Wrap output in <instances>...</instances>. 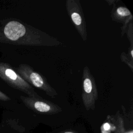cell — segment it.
<instances>
[{
    "mask_svg": "<svg viewBox=\"0 0 133 133\" xmlns=\"http://www.w3.org/2000/svg\"><path fill=\"white\" fill-rule=\"evenodd\" d=\"M4 34L11 43L34 46H59L62 43L47 33L17 20L8 22L4 26Z\"/></svg>",
    "mask_w": 133,
    "mask_h": 133,
    "instance_id": "6da1fadb",
    "label": "cell"
},
{
    "mask_svg": "<svg viewBox=\"0 0 133 133\" xmlns=\"http://www.w3.org/2000/svg\"><path fill=\"white\" fill-rule=\"evenodd\" d=\"M31 86L43 91L47 95L55 98L58 95L57 91L48 82L46 77L35 71L26 64H21L16 71Z\"/></svg>",
    "mask_w": 133,
    "mask_h": 133,
    "instance_id": "7a4b0ae2",
    "label": "cell"
},
{
    "mask_svg": "<svg viewBox=\"0 0 133 133\" xmlns=\"http://www.w3.org/2000/svg\"><path fill=\"white\" fill-rule=\"evenodd\" d=\"M0 77L10 86L24 92L28 96H40L32 86L22 78L11 66L6 63H0Z\"/></svg>",
    "mask_w": 133,
    "mask_h": 133,
    "instance_id": "3957f363",
    "label": "cell"
},
{
    "mask_svg": "<svg viewBox=\"0 0 133 133\" xmlns=\"http://www.w3.org/2000/svg\"><path fill=\"white\" fill-rule=\"evenodd\" d=\"M98 95L95 79L89 68L85 66L82 75V98L83 104L87 110H94Z\"/></svg>",
    "mask_w": 133,
    "mask_h": 133,
    "instance_id": "277c9868",
    "label": "cell"
},
{
    "mask_svg": "<svg viewBox=\"0 0 133 133\" xmlns=\"http://www.w3.org/2000/svg\"><path fill=\"white\" fill-rule=\"evenodd\" d=\"M67 12L74 27L83 41L87 39V31L84 14L79 0H67L65 4Z\"/></svg>",
    "mask_w": 133,
    "mask_h": 133,
    "instance_id": "5b68a950",
    "label": "cell"
},
{
    "mask_svg": "<svg viewBox=\"0 0 133 133\" xmlns=\"http://www.w3.org/2000/svg\"><path fill=\"white\" fill-rule=\"evenodd\" d=\"M20 99L26 107L36 113L51 114L62 111L59 105L41 96L35 97L21 96Z\"/></svg>",
    "mask_w": 133,
    "mask_h": 133,
    "instance_id": "8992f818",
    "label": "cell"
},
{
    "mask_svg": "<svg viewBox=\"0 0 133 133\" xmlns=\"http://www.w3.org/2000/svg\"><path fill=\"white\" fill-rule=\"evenodd\" d=\"M111 16L113 21L123 24V26L121 27V34L123 36L126 32L129 23L132 21L133 17L130 11L126 7L116 6V4H113Z\"/></svg>",
    "mask_w": 133,
    "mask_h": 133,
    "instance_id": "52a82bcc",
    "label": "cell"
},
{
    "mask_svg": "<svg viewBox=\"0 0 133 133\" xmlns=\"http://www.w3.org/2000/svg\"><path fill=\"white\" fill-rule=\"evenodd\" d=\"M121 59L122 62L125 63L130 68L131 71L133 70V59L131 58L130 56L124 52H122L121 55Z\"/></svg>",
    "mask_w": 133,
    "mask_h": 133,
    "instance_id": "ba28073f",
    "label": "cell"
},
{
    "mask_svg": "<svg viewBox=\"0 0 133 133\" xmlns=\"http://www.w3.org/2000/svg\"><path fill=\"white\" fill-rule=\"evenodd\" d=\"M126 32L128 38L130 42V46H133V32H132V23L131 22L128 25Z\"/></svg>",
    "mask_w": 133,
    "mask_h": 133,
    "instance_id": "9c48e42d",
    "label": "cell"
},
{
    "mask_svg": "<svg viewBox=\"0 0 133 133\" xmlns=\"http://www.w3.org/2000/svg\"><path fill=\"white\" fill-rule=\"evenodd\" d=\"M9 100H10V98L9 97H8L6 95L4 94L1 91H0V100L7 101Z\"/></svg>",
    "mask_w": 133,
    "mask_h": 133,
    "instance_id": "30bf717a",
    "label": "cell"
},
{
    "mask_svg": "<svg viewBox=\"0 0 133 133\" xmlns=\"http://www.w3.org/2000/svg\"><path fill=\"white\" fill-rule=\"evenodd\" d=\"M103 129L105 130H109V129L110 128V125L108 123H105L103 124Z\"/></svg>",
    "mask_w": 133,
    "mask_h": 133,
    "instance_id": "8fae6325",
    "label": "cell"
},
{
    "mask_svg": "<svg viewBox=\"0 0 133 133\" xmlns=\"http://www.w3.org/2000/svg\"><path fill=\"white\" fill-rule=\"evenodd\" d=\"M118 1H115V0H113V1H106V2L109 3V4L110 5H111V4H114L115 2H117Z\"/></svg>",
    "mask_w": 133,
    "mask_h": 133,
    "instance_id": "7c38bea8",
    "label": "cell"
},
{
    "mask_svg": "<svg viewBox=\"0 0 133 133\" xmlns=\"http://www.w3.org/2000/svg\"><path fill=\"white\" fill-rule=\"evenodd\" d=\"M124 133H133L132 131V130H130V131H127V132H125Z\"/></svg>",
    "mask_w": 133,
    "mask_h": 133,
    "instance_id": "4fadbf2b",
    "label": "cell"
},
{
    "mask_svg": "<svg viewBox=\"0 0 133 133\" xmlns=\"http://www.w3.org/2000/svg\"><path fill=\"white\" fill-rule=\"evenodd\" d=\"M63 133H73L72 132H71V131H66V132H64Z\"/></svg>",
    "mask_w": 133,
    "mask_h": 133,
    "instance_id": "5bb4252c",
    "label": "cell"
}]
</instances>
